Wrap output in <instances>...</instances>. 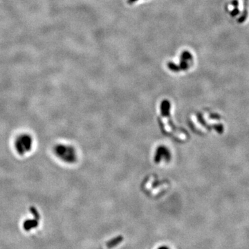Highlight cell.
I'll use <instances>...</instances> for the list:
<instances>
[{
  "mask_svg": "<svg viewBox=\"0 0 249 249\" xmlns=\"http://www.w3.org/2000/svg\"><path fill=\"white\" fill-rule=\"evenodd\" d=\"M192 55L190 54V53L188 51H184V53H182V54L181 55V59L184 60H192Z\"/></svg>",
  "mask_w": 249,
  "mask_h": 249,
  "instance_id": "obj_5",
  "label": "cell"
},
{
  "mask_svg": "<svg viewBox=\"0 0 249 249\" xmlns=\"http://www.w3.org/2000/svg\"><path fill=\"white\" fill-rule=\"evenodd\" d=\"M55 154L63 161L71 163L76 161V151L71 146L65 145H57L54 149Z\"/></svg>",
  "mask_w": 249,
  "mask_h": 249,
  "instance_id": "obj_1",
  "label": "cell"
},
{
  "mask_svg": "<svg viewBox=\"0 0 249 249\" xmlns=\"http://www.w3.org/2000/svg\"><path fill=\"white\" fill-rule=\"evenodd\" d=\"M136 1V0H128V2L131 4V3H133V2H134Z\"/></svg>",
  "mask_w": 249,
  "mask_h": 249,
  "instance_id": "obj_12",
  "label": "cell"
},
{
  "mask_svg": "<svg viewBox=\"0 0 249 249\" xmlns=\"http://www.w3.org/2000/svg\"><path fill=\"white\" fill-rule=\"evenodd\" d=\"M123 239H124V238L123 236H121V235H119V236L113 238V239H110L109 242H107V244H106L107 247L109 248H112L113 247H115V246H118L119 243L123 242Z\"/></svg>",
  "mask_w": 249,
  "mask_h": 249,
  "instance_id": "obj_3",
  "label": "cell"
},
{
  "mask_svg": "<svg viewBox=\"0 0 249 249\" xmlns=\"http://www.w3.org/2000/svg\"><path fill=\"white\" fill-rule=\"evenodd\" d=\"M38 221H35V220H29V221H26V222L24 223V228L28 231V230H30L31 228H35L38 226Z\"/></svg>",
  "mask_w": 249,
  "mask_h": 249,
  "instance_id": "obj_4",
  "label": "cell"
},
{
  "mask_svg": "<svg viewBox=\"0 0 249 249\" xmlns=\"http://www.w3.org/2000/svg\"><path fill=\"white\" fill-rule=\"evenodd\" d=\"M168 68L170 69L171 71H174V72H177V71H180V68L179 66H177L175 64L173 63V62H169L168 64Z\"/></svg>",
  "mask_w": 249,
  "mask_h": 249,
  "instance_id": "obj_6",
  "label": "cell"
},
{
  "mask_svg": "<svg viewBox=\"0 0 249 249\" xmlns=\"http://www.w3.org/2000/svg\"><path fill=\"white\" fill-rule=\"evenodd\" d=\"M232 4L235 7H237L238 5H239V2H238L237 0H232Z\"/></svg>",
  "mask_w": 249,
  "mask_h": 249,
  "instance_id": "obj_10",
  "label": "cell"
},
{
  "mask_svg": "<svg viewBox=\"0 0 249 249\" xmlns=\"http://www.w3.org/2000/svg\"><path fill=\"white\" fill-rule=\"evenodd\" d=\"M247 16H248V12H247V10L245 9L244 10H243V13L242 15H241L239 18H238L237 22L240 24L243 23V22H245L246 18H247Z\"/></svg>",
  "mask_w": 249,
  "mask_h": 249,
  "instance_id": "obj_7",
  "label": "cell"
},
{
  "mask_svg": "<svg viewBox=\"0 0 249 249\" xmlns=\"http://www.w3.org/2000/svg\"><path fill=\"white\" fill-rule=\"evenodd\" d=\"M239 13H240L239 9V8H238L237 7H235V8H234V9H232V10L231 11V16H232V17L237 16V15H239Z\"/></svg>",
  "mask_w": 249,
  "mask_h": 249,
  "instance_id": "obj_9",
  "label": "cell"
},
{
  "mask_svg": "<svg viewBox=\"0 0 249 249\" xmlns=\"http://www.w3.org/2000/svg\"><path fill=\"white\" fill-rule=\"evenodd\" d=\"M158 249H170L169 248L168 246H160V247L158 248Z\"/></svg>",
  "mask_w": 249,
  "mask_h": 249,
  "instance_id": "obj_11",
  "label": "cell"
},
{
  "mask_svg": "<svg viewBox=\"0 0 249 249\" xmlns=\"http://www.w3.org/2000/svg\"><path fill=\"white\" fill-rule=\"evenodd\" d=\"M33 145V139L28 134L20 135L16 138L15 147L16 151L20 155H24L26 152L31 149Z\"/></svg>",
  "mask_w": 249,
  "mask_h": 249,
  "instance_id": "obj_2",
  "label": "cell"
},
{
  "mask_svg": "<svg viewBox=\"0 0 249 249\" xmlns=\"http://www.w3.org/2000/svg\"><path fill=\"white\" fill-rule=\"evenodd\" d=\"M188 64L186 60H181V62H180V65H179V68H180V70H186V69L188 68Z\"/></svg>",
  "mask_w": 249,
  "mask_h": 249,
  "instance_id": "obj_8",
  "label": "cell"
}]
</instances>
